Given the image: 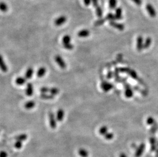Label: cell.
Instances as JSON below:
<instances>
[{"label": "cell", "instance_id": "1", "mask_svg": "<svg viewBox=\"0 0 158 157\" xmlns=\"http://www.w3.org/2000/svg\"><path fill=\"white\" fill-rule=\"evenodd\" d=\"M49 119L50 125L52 129H54L56 127V118L54 114L50 112L49 113Z\"/></svg>", "mask_w": 158, "mask_h": 157}, {"label": "cell", "instance_id": "2", "mask_svg": "<svg viewBox=\"0 0 158 157\" xmlns=\"http://www.w3.org/2000/svg\"><path fill=\"white\" fill-rule=\"evenodd\" d=\"M55 60L56 63L61 69H65L67 67V64L66 62L62 59V58L59 55H56L55 57Z\"/></svg>", "mask_w": 158, "mask_h": 157}, {"label": "cell", "instance_id": "3", "mask_svg": "<svg viewBox=\"0 0 158 157\" xmlns=\"http://www.w3.org/2000/svg\"><path fill=\"white\" fill-rule=\"evenodd\" d=\"M100 86H101V89L103 90L105 92L109 91L110 90H111L114 87L112 83H109V82H106V81L102 82Z\"/></svg>", "mask_w": 158, "mask_h": 157}, {"label": "cell", "instance_id": "4", "mask_svg": "<svg viewBox=\"0 0 158 157\" xmlns=\"http://www.w3.org/2000/svg\"><path fill=\"white\" fill-rule=\"evenodd\" d=\"M146 9L149 13V15L152 18H155L156 15V11L155 10L154 7L153 6V5L151 4H147L146 6Z\"/></svg>", "mask_w": 158, "mask_h": 157}, {"label": "cell", "instance_id": "5", "mask_svg": "<svg viewBox=\"0 0 158 157\" xmlns=\"http://www.w3.org/2000/svg\"><path fill=\"white\" fill-rule=\"evenodd\" d=\"M25 93H26V95L28 97H31L33 95L34 90H33V86L32 83H28L27 84Z\"/></svg>", "mask_w": 158, "mask_h": 157}, {"label": "cell", "instance_id": "6", "mask_svg": "<svg viewBox=\"0 0 158 157\" xmlns=\"http://www.w3.org/2000/svg\"><path fill=\"white\" fill-rule=\"evenodd\" d=\"M67 21V18L64 15H61V16L58 17L55 20V25L57 26H60L64 24L65 22Z\"/></svg>", "mask_w": 158, "mask_h": 157}, {"label": "cell", "instance_id": "7", "mask_svg": "<svg viewBox=\"0 0 158 157\" xmlns=\"http://www.w3.org/2000/svg\"><path fill=\"white\" fill-rule=\"evenodd\" d=\"M109 25L112 27L118 29L119 31H123L124 29V25L120 23H118L115 21H109Z\"/></svg>", "mask_w": 158, "mask_h": 157}, {"label": "cell", "instance_id": "8", "mask_svg": "<svg viewBox=\"0 0 158 157\" xmlns=\"http://www.w3.org/2000/svg\"><path fill=\"white\" fill-rule=\"evenodd\" d=\"M125 96L126 98H131L133 96V91L131 89L130 85L128 84H126L125 85Z\"/></svg>", "mask_w": 158, "mask_h": 157}, {"label": "cell", "instance_id": "9", "mask_svg": "<svg viewBox=\"0 0 158 157\" xmlns=\"http://www.w3.org/2000/svg\"><path fill=\"white\" fill-rule=\"evenodd\" d=\"M145 148V145L144 143H141L137 149L136 152L135 153V157H140L143 153Z\"/></svg>", "mask_w": 158, "mask_h": 157}, {"label": "cell", "instance_id": "10", "mask_svg": "<svg viewBox=\"0 0 158 157\" xmlns=\"http://www.w3.org/2000/svg\"><path fill=\"white\" fill-rule=\"evenodd\" d=\"M143 39L142 36L138 37L137 40V49L138 51L140 52L143 49Z\"/></svg>", "mask_w": 158, "mask_h": 157}, {"label": "cell", "instance_id": "11", "mask_svg": "<svg viewBox=\"0 0 158 157\" xmlns=\"http://www.w3.org/2000/svg\"><path fill=\"white\" fill-rule=\"evenodd\" d=\"M65 115V112L64 110L62 109H58L56 115V119L58 121H62L63 119H64Z\"/></svg>", "mask_w": 158, "mask_h": 157}, {"label": "cell", "instance_id": "12", "mask_svg": "<svg viewBox=\"0 0 158 157\" xmlns=\"http://www.w3.org/2000/svg\"><path fill=\"white\" fill-rule=\"evenodd\" d=\"M27 78L25 77H19L15 80V83L18 85H23L26 83Z\"/></svg>", "mask_w": 158, "mask_h": 157}, {"label": "cell", "instance_id": "13", "mask_svg": "<svg viewBox=\"0 0 158 157\" xmlns=\"http://www.w3.org/2000/svg\"><path fill=\"white\" fill-rule=\"evenodd\" d=\"M115 17L116 20H121L122 18V10L121 8L118 7L115 10Z\"/></svg>", "mask_w": 158, "mask_h": 157}, {"label": "cell", "instance_id": "14", "mask_svg": "<svg viewBox=\"0 0 158 157\" xmlns=\"http://www.w3.org/2000/svg\"><path fill=\"white\" fill-rule=\"evenodd\" d=\"M77 35L80 37H86L90 35V31L88 30L83 29L80 31Z\"/></svg>", "mask_w": 158, "mask_h": 157}, {"label": "cell", "instance_id": "15", "mask_svg": "<svg viewBox=\"0 0 158 157\" xmlns=\"http://www.w3.org/2000/svg\"><path fill=\"white\" fill-rule=\"evenodd\" d=\"M46 72H47V70L45 67H41L38 69L36 75L38 78H42L45 75Z\"/></svg>", "mask_w": 158, "mask_h": 157}, {"label": "cell", "instance_id": "16", "mask_svg": "<svg viewBox=\"0 0 158 157\" xmlns=\"http://www.w3.org/2000/svg\"><path fill=\"white\" fill-rule=\"evenodd\" d=\"M34 73V69L32 67H29L25 73V78L27 79H30L32 78Z\"/></svg>", "mask_w": 158, "mask_h": 157}, {"label": "cell", "instance_id": "17", "mask_svg": "<svg viewBox=\"0 0 158 157\" xmlns=\"http://www.w3.org/2000/svg\"><path fill=\"white\" fill-rule=\"evenodd\" d=\"M35 106V103L33 100H29L27 101L24 105V107L27 110H30L33 108Z\"/></svg>", "mask_w": 158, "mask_h": 157}, {"label": "cell", "instance_id": "18", "mask_svg": "<svg viewBox=\"0 0 158 157\" xmlns=\"http://www.w3.org/2000/svg\"><path fill=\"white\" fill-rule=\"evenodd\" d=\"M150 143L151 144V151H156L157 150L156 146V139L155 137H151L149 140Z\"/></svg>", "mask_w": 158, "mask_h": 157}, {"label": "cell", "instance_id": "19", "mask_svg": "<svg viewBox=\"0 0 158 157\" xmlns=\"http://www.w3.org/2000/svg\"><path fill=\"white\" fill-rule=\"evenodd\" d=\"M40 97L46 100H49V99H52L54 98V96L51 95V94H47V93H42Z\"/></svg>", "mask_w": 158, "mask_h": 157}, {"label": "cell", "instance_id": "20", "mask_svg": "<svg viewBox=\"0 0 158 157\" xmlns=\"http://www.w3.org/2000/svg\"><path fill=\"white\" fill-rule=\"evenodd\" d=\"M1 62V68L2 71L4 73L7 72V70H8V68H7L6 64H5V63L2 56H1V62Z\"/></svg>", "mask_w": 158, "mask_h": 157}, {"label": "cell", "instance_id": "21", "mask_svg": "<svg viewBox=\"0 0 158 157\" xmlns=\"http://www.w3.org/2000/svg\"><path fill=\"white\" fill-rule=\"evenodd\" d=\"M152 40L151 37H147L146 40H145V41L144 43V45H143V49H148L149 47L150 46V45H151L152 44Z\"/></svg>", "mask_w": 158, "mask_h": 157}, {"label": "cell", "instance_id": "22", "mask_svg": "<svg viewBox=\"0 0 158 157\" xmlns=\"http://www.w3.org/2000/svg\"><path fill=\"white\" fill-rule=\"evenodd\" d=\"M117 0H109L108 1V5L110 9H114L116 8L117 6Z\"/></svg>", "mask_w": 158, "mask_h": 157}, {"label": "cell", "instance_id": "23", "mask_svg": "<svg viewBox=\"0 0 158 157\" xmlns=\"http://www.w3.org/2000/svg\"><path fill=\"white\" fill-rule=\"evenodd\" d=\"M71 36L69 35H66L62 38V43L63 44L69 43L71 42Z\"/></svg>", "mask_w": 158, "mask_h": 157}, {"label": "cell", "instance_id": "24", "mask_svg": "<svg viewBox=\"0 0 158 157\" xmlns=\"http://www.w3.org/2000/svg\"><path fill=\"white\" fill-rule=\"evenodd\" d=\"M96 13L98 18H102V15H103V11L99 6L96 7Z\"/></svg>", "mask_w": 158, "mask_h": 157}, {"label": "cell", "instance_id": "25", "mask_svg": "<svg viewBox=\"0 0 158 157\" xmlns=\"http://www.w3.org/2000/svg\"><path fill=\"white\" fill-rule=\"evenodd\" d=\"M106 20V19H104V18H100L99 20H97L95 22H94V25L95 26H99L102 25H103L104 23L105 22Z\"/></svg>", "mask_w": 158, "mask_h": 157}, {"label": "cell", "instance_id": "26", "mask_svg": "<svg viewBox=\"0 0 158 157\" xmlns=\"http://www.w3.org/2000/svg\"><path fill=\"white\" fill-rule=\"evenodd\" d=\"M106 20H109V21H115L116 19V17L115 15L114 14H113L112 12H109L108 13L106 16Z\"/></svg>", "mask_w": 158, "mask_h": 157}, {"label": "cell", "instance_id": "27", "mask_svg": "<svg viewBox=\"0 0 158 157\" xmlns=\"http://www.w3.org/2000/svg\"><path fill=\"white\" fill-rule=\"evenodd\" d=\"M49 92L51 95L53 96L57 95L59 92V90L58 88H56V87H52L50 88L49 90Z\"/></svg>", "mask_w": 158, "mask_h": 157}, {"label": "cell", "instance_id": "28", "mask_svg": "<svg viewBox=\"0 0 158 157\" xmlns=\"http://www.w3.org/2000/svg\"><path fill=\"white\" fill-rule=\"evenodd\" d=\"M27 139V135L25 134H21L19 136H18L17 137H16L15 138V139L17 140H19V141H25Z\"/></svg>", "mask_w": 158, "mask_h": 157}, {"label": "cell", "instance_id": "29", "mask_svg": "<svg viewBox=\"0 0 158 157\" xmlns=\"http://www.w3.org/2000/svg\"><path fill=\"white\" fill-rule=\"evenodd\" d=\"M79 154L80 155V156L81 157H88V152L86 151L84 149H80V150L79 151Z\"/></svg>", "mask_w": 158, "mask_h": 157}, {"label": "cell", "instance_id": "30", "mask_svg": "<svg viewBox=\"0 0 158 157\" xmlns=\"http://www.w3.org/2000/svg\"><path fill=\"white\" fill-rule=\"evenodd\" d=\"M128 74L129 75H130L132 78H134V79H137V78H138L137 74L136 73V72L135 71H134L133 70L130 69V71L128 72Z\"/></svg>", "mask_w": 158, "mask_h": 157}, {"label": "cell", "instance_id": "31", "mask_svg": "<svg viewBox=\"0 0 158 157\" xmlns=\"http://www.w3.org/2000/svg\"><path fill=\"white\" fill-rule=\"evenodd\" d=\"M108 129L106 126L102 127L99 130V133L101 135H105L107 133Z\"/></svg>", "mask_w": 158, "mask_h": 157}, {"label": "cell", "instance_id": "32", "mask_svg": "<svg viewBox=\"0 0 158 157\" xmlns=\"http://www.w3.org/2000/svg\"><path fill=\"white\" fill-rule=\"evenodd\" d=\"M158 129V124L157 122H156L153 125L152 128L151 129V130H150V132H151V133H152V134H154L156 132Z\"/></svg>", "mask_w": 158, "mask_h": 157}, {"label": "cell", "instance_id": "33", "mask_svg": "<svg viewBox=\"0 0 158 157\" xmlns=\"http://www.w3.org/2000/svg\"><path fill=\"white\" fill-rule=\"evenodd\" d=\"M155 119L153 117H148L146 119V123L148 125H153L155 123Z\"/></svg>", "mask_w": 158, "mask_h": 157}, {"label": "cell", "instance_id": "34", "mask_svg": "<svg viewBox=\"0 0 158 157\" xmlns=\"http://www.w3.org/2000/svg\"><path fill=\"white\" fill-rule=\"evenodd\" d=\"M63 46H64V48L65 49L68 50H71L74 48V45L72 44H71V43L63 44Z\"/></svg>", "mask_w": 158, "mask_h": 157}, {"label": "cell", "instance_id": "35", "mask_svg": "<svg viewBox=\"0 0 158 157\" xmlns=\"http://www.w3.org/2000/svg\"><path fill=\"white\" fill-rule=\"evenodd\" d=\"M105 138L107 140H111L114 138V134L112 133H107L104 136Z\"/></svg>", "mask_w": 158, "mask_h": 157}, {"label": "cell", "instance_id": "36", "mask_svg": "<svg viewBox=\"0 0 158 157\" xmlns=\"http://www.w3.org/2000/svg\"><path fill=\"white\" fill-rule=\"evenodd\" d=\"M8 7L7 5L4 2H1V10L3 12H6L7 10Z\"/></svg>", "mask_w": 158, "mask_h": 157}, {"label": "cell", "instance_id": "37", "mask_svg": "<svg viewBox=\"0 0 158 157\" xmlns=\"http://www.w3.org/2000/svg\"><path fill=\"white\" fill-rule=\"evenodd\" d=\"M49 90H50V88L47 87H45V86H44V87H42L40 88V92L42 93H47V92H49Z\"/></svg>", "mask_w": 158, "mask_h": 157}, {"label": "cell", "instance_id": "38", "mask_svg": "<svg viewBox=\"0 0 158 157\" xmlns=\"http://www.w3.org/2000/svg\"><path fill=\"white\" fill-rule=\"evenodd\" d=\"M131 69L129 68H126V67H123V68H119V72L121 73H128V72L130 71V70Z\"/></svg>", "mask_w": 158, "mask_h": 157}, {"label": "cell", "instance_id": "39", "mask_svg": "<svg viewBox=\"0 0 158 157\" xmlns=\"http://www.w3.org/2000/svg\"><path fill=\"white\" fill-rule=\"evenodd\" d=\"M22 146V141L17 140V141L15 143V147L17 149H20Z\"/></svg>", "mask_w": 158, "mask_h": 157}, {"label": "cell", "instance_id": "40", "mask_svg": "<svg viewBox=\"0 0 158 157\" xmlns=\"http://www.w3.org/2000/svg\"><path fill=\"white\" fill-rule=\"evenodd\" d=\"M113 72L111 71V70H109V71L108 72L107 74V75H106V78L107 79L109 80V79H111V78H113Z\"/></svg>", "mask_w": 158, "mask_h": 157}, {"label": "cell", "instance_id": "41", "mask_svg": "<svg viewBox=\"0 0 158 157\" xmlns=\"http://www.w3.org/2000/svg\"><path fill=\"white\" fill-rule=\"evenodd\" d=\"M92 3L93 4V6L95 8L97 7L98 6H99L98 0H92Z\"/></svg>", "mask_w": 158, "mask_h": 157}, {"label": "cell", "instance_id": "42", "mask_svg": "<svg viewBox=\"0 0 158 157\" xmlns=\"http://www.w3.org/2000/svg\"><path fill=\"white\" fill-rule=\"evenodd\" d=\"M132 1L138 6H140L142 3V0H132Z\"/></svg>", "mask_w": 158, "mask_h": 157}, {"label": "cell", "instance_id": "43", "mask_svg": "<svg viewBox=\"0 0 158 157\" xmlns=\"http://www.w3.org/2000/svg\"><path fill=\"white\" fill-rule=\"evenodd\" d=\"M83 2L86 6H89L92 3V0H83Z\"/></svg>", "mask_w": 158, "mask_h": 157}, {"label": "cell", "instance_id": "44", "mask_svg": "<svg viewBox=\"0 0 158 157\" xmlns=\"http://www.w3.org/2000/svg\"><path fill=\"white\" fill-rule=\"evenodd\" d=\"M120 157H127V156H126V155L124 153H122L120 155Z\"/></svg>", "mask_w": 158, "mask_h": 157}, {"label": "cell", "instance_id": "45", "mask_svg": "<svg viewBox=\"0 0 158 157\" xmlns=\"http://www.w3.org/2000/svg\"><path fill=\"white\" fill-rule=\"evenodd\" d=\"M156 156L158 157V148H157L156 151Z\"/></svg>", "mask_w": 158, "mask_h": 157}, {"label": "cell", "instance_id": "46", "mask_svg": "<svg viewBox=\"0 0 158 157\" xmlns=\"http://www.w3.org/2000/svg\"></svg>", "mask_w": 158, "mask_h": 157}]
</instances>
